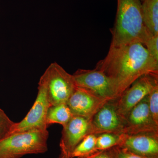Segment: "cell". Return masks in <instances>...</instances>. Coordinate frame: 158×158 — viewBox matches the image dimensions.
I'll list each match as a JSON object with an SVG mask.
<instances>
[{
  "label": "cell",
  "instance_id": "obj_1",
  "mask_svg": "<svg viewBox=\"0 0 158 158\" xmlns=\"http://www.w3.org/2000/svg\"><path fill=\"white\" fill-rule=\"evenodd\" d=\"M95 68L110 81L116 99L140 77L158 73V62L140 43L117 47H110L107 55Z\"/></svg>",
  "mask_w": 158,
  "mask_h": 158
},
{
  "label": "cell",
  "instance_id": "obj_2",
  "mask_svg": "<svg viewBox=\"0 0 158 158\" xmlns=\"http://www.w3.org/2000/svg\"><path fill=\"white\" fill-rule=\"evenodd\" d=\"M110 47H117L135 43L143 45L151 34L143 22L140 0H117Z\"/></svg>",
  "mask_w": 158,
  "mask_h": 158
},
{
  "label": "cell",
  "instance_id": "obj_3",
  "mask_svg": "<svg viewBox=\"0 0 158 158\" xmlns=\"http://www.w3.org/2000/svg\"><path fill=\"white\" fill-rule=\"evenodd\" d=\"M47 129L11 134L0 140V158H20L29 154L44 153L48 149Z\"/></svg>",
  "mask_w": 158,
  "mask_h": 158
},
{
  "label": "cell",
  "instance_id": "obj_4",
  "mask_svg": "<svg viewBox=\"0 0 158 158\" xmlns=\"http://www.w3.org/2000/svg\"><path fill=\"white\" fill-rule=\"evenodd\" d=\"M42 76L46 83L50 106L66 104L77 87L73 75L56 62H53Z\"/></svg>",
  "mask_w": 158,
  "mask_h": 158
},
{
  "label": "cell",
  "instance_id": "obj_5",
  "mask_svg": "<svg viewBox=\"0 0 158 158\" xmlns=\"http://www.w3.org/2000/svg\"><path fill=\"white\" fill-rule=\"evenodd\" d=\"M50 106L46 83L42 76L38 83L37 98L33 106L22 121L15 123L9 135L27 131L47 129L46 115Z\"/></svg>",
  "mask_w": 158,
  "mask_h": 158
},
{
  "label": "cell",
  "instance_id": "obj_6",
  "mask_svg": "<svg viewBox=\"0 0 158 158\" xmlns=\"http://www.w3.org/2000/svg\"><path fill=\"white\" fill-rule=\"evenodd\" d=\"M158 86V73L139 77L115 100L118 114L125 119L130 111Z\"/></svg>",
  "mask_w": 158,
  "mask_h": 158
},
{
  "label": "cell",
  "instance_id": "obj_7",
  "mask_svg": "<svg viewBox=\"0 0 158 158\" xmlns=\"http://www.w3.org/2000/svg\"><path fill=\"white\" fill-rule=\"evenodd\" d=\"M115 100L107 102L91 118L92 134L121 135L124 133L125 120L118 114Z\"/></svg>",
  "mask_w": 158,
  "mask_h": 158
},
{
  "label": "cell",
  "instance_id": "obj_8",
  "mask_svg": "<svg viewBox=\"0 0 158 158\" xmlns=\"http://www.w3.org/2000/svg\"><path fill=\"white\" fill-rule=\"evenodd\" d=\"M73 77L77 87L89 90L107 101L116 100L109 79L101 71L79 69Z\"/></svg>",
  "mask_w": 158,
  "mask_h": 158
},
{
  "label": "cell",
  "instance_id": "obj_9",
  "mask_svg": "<svg viewBox=\"0 0 158 158\" xmlns=\"http://www.w3.org/2000/svg\"><path fill=\"white\" fill-rule=\"evenodd\" d=\"M92 134L90 119L82 116H73L63 126L60 146L62 156L70 158L77 145L87 135Z\"/></svg>",
  "mask_w": 158,
  "mask_h": 158
},
{
  "label": "cell",
  "instance_id": "obj_10",
  "mask_svg": "<svg viewBox=\"0 0 158 158\" xmlns=\"http://www.w3.org/2000/svg\"><path fill=\"white\" fill-rule=\"evenodd\" d=\"M148 96L136 105L126 117L123 134H158V124L153 120L150 113Z\"/></svg>",
  "mask_w": 158,
  "mask_h": 158
},
{
  "label": "cell",
  "instance_id": "obj_11",
  "mask_svg": "<svg viewBox=\"0 0 158 158\" xmlns=\"http://www.w3.org/2000/svg\"><path fill=\"white\" fill-rule=\"evenodd\" d=\"M107 101L89 90L77 86L66 104L73 116L90 120Z\"/></svg>",
  "mask_w": 158,
  "mask_h": 158
},
{
  "label": "cell",
  "instance_id": "obj_12",
  "mask_svg": "<svg viewBox=\"0 0 158 158\" xmlns=\"http://www.w3.org/2000/svg\"><path fill=\"white\" fill-rule=\"evenodd\" d=\"M118 145L140 155L157 157L158 134H122Z\"/></svg>",
  "mask_w": 158,
  "mask_h": 158
},
{
  "label": "cell",
  "instance_id": "obj_13",
  "mask_svg": "<svg viewBox=\"0 0 158 158\" xmlns=\"http://www.w3.org/2000/svg\"><path fill=\"white\" fill-rule=\"evenodd\" d=\"M141 11L146 28L151 34L158 35V0H144Z\"/></svg>",
  "mask_w": 158,
  "mask_h": 158
},
{
  "label": "cell",
  "instance_id": "obj_14",
  "mask_svg": "<svg viewBox=\"0 0 158 158\" xmlns=\"http://www.w3.org/2000/svg\"><path fill=\"white\" fill-rule=\"evenodd\" d=\"M73 116L66 104L51 106L48 110L46 123L48 126L54 123L65 125Z\"/></svg>",
  "mask_w": 158,
  "mask_h": 158
},
{
  "label": "cell",
  "instance_id": "obj_15",
  "mask_svg": "<svg viewBox=\"0 0 158 158\" xmlns=\"http://www.w3.org/2000/svg\"><path fill=\"white\" fill-rule=\"evenodd\" d=\"M97 137L95 134L87 135L74 149L70 158H85L98 151L96 147Z\"/></svg>",
  "mask_w": 158,
  "mask_h": 158
},
{
  "label": "cell",
  "instance_id": "obj_16",
  "mask_svg": "<svg viewBox=\"0 0 158 158\" xmlns=\"http://www.w3.org/2000/svg\"><path fill=\"white\" fill-rule=\"evenodd\" d=\"M121 135L113 133H103L97 135V150L98 151H104L118 145L120 142Z\"/></svg>",
  "mask_w": 158,
  "mask_h": 158
},
{
  "label": "cell",
  "instance_id": "obj_17",
  "mask_svg": "<svg viewBox=\"0 0 158 158\" xmlns=\"http://www.w3.org/2000/svg\"><path fill=\"white\" fill-rule=\"evenodd\" d=\"M15 123L0 108V140L10 135Z\"/></svg>",
  "mask_w": 158,
  "mask_h": 158
},
{
  "label": "cell",
  "instance_id": "obj_18",
  "mask_svg": "<svg viewBox=\"0 0 158 158\" xmlns=\"http://www.w3.org/2000/svg\"><path fill=\"white\" fill-rule=\"evenodd\" d=\"M111 148L113 149L109 154L113 158H157L140 155L118 145Z\"/></svg>",
  "mask_w": 158,
  "mask_h": 158
},
{
  "label": "cell",
  "instance_id": "obj_19",
  "mask_svg": "<svg viewBox=\"0 0 158 158\" xmlns=\"http://www.w3.org/2000/svg\"><path fill=\"white\" fill-rule=\"evenodd\" d=\"M150 113L154 121L158 124V86L148 96Z\"/></svg>",
  "mask_w": 158,
  "mask_h": 158
},
{
  "label": "cell",
  "instance_id": "obj_20",
  "mask_svg": "<svg viewBox=\"0 0 158 158\" xmlns=\"http://www.w3.org/2000/svg\"><path fill=\"white\" fill-rule=\"evenodd\" d=\"M144 45L151 56L158 62V35L151 34Z\"/></svg>",
  "mask_w": 158,
  "mask_h": 158
},
{
  "label": "cell",
  "instance_id": "obj_21",
  "mask_svg": "<svg viewBox=\"0 0 158 158\" xmlns=\"http://www.w3.org/2000/svg\"><path fill=\"white\" fill-rule=\"evenodd\" d=\"M95 152V153L89 156L83 158H113L110 155V154L106 152Z\"/></svg>",
  "mask_w": 158,
  "mask_h": 158
},
{
  "label": "cell",
  "instance_id": "obj_22",
  "mask_svg": "<svg viewBox=\"0 0 158 158\" xmlns=\"http://www.w3.org/2000/svg\"><path fill=\"white\" fill-rule=\"evenodd\" d=\"M59 158H66L65 157L63 156H61V157H60Z\"/></svg>",
  "mask_w": 158,
  "mask_h": 158
},
{
  "label": "cell",
  "instance_id": "obj_23",
  "mask_svg": "<svg viewBox=\"0 0 158 158\" xmlns=\"http://www.w3.org/2000/svg\"><path fill=\"white\" fill-rule=\"evenodd\" d=\"M140 1H141V2H143V1H144V0H140Z\"/></svg>",
  "mask_w": 158,
  "mask_h": 158
}]
</instances>
